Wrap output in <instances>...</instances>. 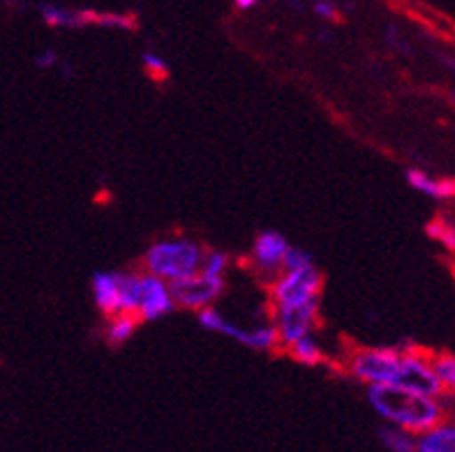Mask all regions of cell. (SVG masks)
Returning a JSON list of instances; mask_svg holds the SVG:
<instances>
[{
	"instance_id": "13",
	"label": "cell",
	"mask_w": 455,
	"mask_h": 452,
	"mask_svg": "<svg viewBox=\"0 0 455 452\" xmlns=\"http://www.w3.org/2000/svg\"><path fill=\"white\" fill-rule=\"evenodd\" d=\"M414 452H455V423L442 420L433 430L416 436Z\"/></svg>"
},
{
	"instance_id": "25",
	"label": "cell",
	"mask_w": 455,
	"mask_h": 452,
	"mask_svg": "<svg viewBox=\"0 0 455 452\" xmlns=\"http://www.w3.org/2000/svg\"><path fill=\"white\" fill-rule=\"evenodd\" d=\"M234 5H236V10H252V7H257L259 3H257V0H236Z\"/></svg>"
},
{
	"instance_id": "20",
	"label": "cell",
	"mask_w": 455,
	"mask_h": 452,
	"mask_svg": "<svg viewBox=\"0 0 455 452\" xmlns=\"http://www.w3.org/2000/svg\"><path fill=\"white\" fill-rule=\"evenodd\" d=\"M227 270H229V254L220 252V250H208L204 254L202 261V273L211 277H220V280H225Z\"/></svg>"
},
{
	"instance_id": "9",
	"label": "cell",
	"mask_w": 455,
	"mask_h": 452,
	"mask_svg": "<svg viewBox=\"0 0 455 452\" xmlns=\"http://www.w3.org/2000/svg\"><path fill=\"white\" fill-rule=\"evenodd\" d=\"M176 309L173 303L172 287L167 282L157 280V277L141 273V296H139V321H160L169 316Z\"/></svg>"
},
{
	"instance_id": "22",
	"label": "cell",
	"mask_w": 455,
	"mask_h": 452,
	"mask_svg": "<svg viewBox=\"0 0 455 452\" xmlns=\"http://www.w3.org/2000/svg\"><path fill=\"white\" fill-rule=\"evenodd\" d=\"M141 63H144V67H146V72H148L150 79H156V81H164L169 76V72H172L167 60H164V58L156 52L141 53Z\"/></svg>"
},
{
	"instance_id": "12",
	"label": "cell",
	"mask_w": 455,
	"mask_h": 452,
	"mask_svg": "<svg viewBox=\"0 0 455 452\" xmlns=\"http://www.w3.org/2000/svg\"><path fill=\"white\" fill-rule=\"evenodd\" d=\"M407 183L423 196H430L435 201L455 199V180L451 178H433L421 169H410L407 171Z\"/></svg>"
},
{
	"instance_id": "21",
	"label": "cell",
	"mask_w": 455,
	"mask_h": 452,
	"mask_svg": "<svg viewBox=\"0 0 455 452\" xmlns=\"http://www.w3.org/2000/svg\"><path fill=\"white\" fill-rule=\"evenodd\" d=\"M427 235L435 238L442 247H446L449 252H455V226L446 219H435L427 224Z\"/></svg>"
},
{
	"instance_id": "8",
	"label": "cell",
	"mask_w": 455,
	"mask_h": 452,
	"mask_svg": "<svg viewBox=\"0 0 455 452\" xmlns=\"http://www.w3.org/2000/svg\"><path fill=\"white\" fill-rule=\"evenodd\" d=\"M289 250V241L284 238L280 231H261L257 238H254V245H252V266L259 270L261 275H268L271 280H275L280 273L284 270V258H287Z\"/></svg>"
},
{
	"instance_id": "19",
	"label": "cell",
	"mask_w": 455,
	"mask_h": 452,
	"mask_svg": "<svg viewBox=\"0 0 455 452\" xmlns=\"http://www.w3.org/2000/svg\"><path fill=\"white\" fill-rule=\"evenodd\" d=\"M435 362V372H437L439 384L442 388L451 390L455 393V355L453 353H442V355H433Z\"/></svg>"
},
{
	"instance_id": "17",
	"label": "cell",
	"mask_w": 455,
	"mask_h": 452,
	"mask_svg": "<svg viewBox=\"0 0 455 452\" xmlns=\"http://www.w3.org/2000/svg\"><path fill=\"white\" fill-rule=\"evenodd\" d=\"M141 296V273H121V314H134Z\"/></svg>"
},
{
	"instance_id": "3",
	"label": "cell",
	"mask_w": 455,
	"mask_h": 452,
	"mask_svg": "<svg viewBox=\"0 0 455 452\" xmlns=\"http://www.w3.org/2000/svg\"><path fill=\"white\" fill-rule=\"evenodd\" d=\"M271 296V309H291L306 307V305L319 303L322 296V273L317 264L312 261L300 268L283 270L268 287Z\"/></svg>"
},
{
	"instance_id": "11",
	"label": "cell",
	"mask_w": 455,
	"mask_h": 452,
	"mask_svg": "<svg viewBox=\"0 0 455 452\" xmlns=\"http://www.w3.org/2000/svg\"><path fill=\"white\" fill-rule=\"evenodd\" d=\"M137 14L132 12H109V10H75V30L76 28H88V26H98V28H109V30H127L132 33L139 26Z\"/></svg>"
},
{
	"instance_id": "5",
	"label": "cell",
	"mask_w": 455,
	"mask_h": 452,
	"mask_svg": "<svg viewBox=\"0 0 455 452\" xmlns=\"http://www.w3.org/2000/svg\"><path fill=\"white\" fill-rule=\"evenodd\" d=\"M393 385L411 390L416 395L433 397V400H442L444 395V388L435 372L433 355H427L416 346H403V361H400L398 377Z\"/></svg>"
},
{
	"instance_id": "15",
	"label": "cell",
	"mask_w": 455,
	"mask_h": 452,
	"mask_svg": "<svg viewBox=\"0 0 455 452\" xmlns=\"http://www.w3.org/2000/svg\"><path fill=\"white\" fill-rule=\"evenodd\" d=\"M139 323L141 321L134 314H116L107 321V328H104V339L109 346H123L127 339H132V335L137 332Z\"/></svg>"
},
{
	"instance_id": "7",
	"label": "cell",
	"mask_w": 455,
	"mask_h": 452,
	"mask_svg": "<svg viewBox=\"0 0 455 452\" xmlns=\"http://www.w3.org/2000/svg\"><path fill=\"white\" fill-rule=\"evenodd\" d=\"M271 323L280 339V349H287L299 339L312 335L319 323V303L306 307L271 309Z\"/></svg>"
},
{
	"instance_id": "18",
	"label": "cell",
	"mask_w": 455,
	"mask_h": 452,
	"mask_svg": "<svg viewBox=\"0 0 455 452\" xmlns=\"http://www.w3.org/2000/svg\"><path fill=\"white\" fill-rule=\"evenodd\" d=\"M379 441L388 452H414L416 448V436L407 434V432L398 430V427H391V424L381 427Z\"/></svg>"
},
{
	"instance_id": "1",
	"label": "cell",
	"mask_w": 455,
	"mask_h": 452,
	"mask_svg": "<svg viewBox=\"0 0 455 452\" xmlns=\"http://www.w3.org/2000/svg\"><path fill=\"white\" fill-rule=\"evenodd\" d=\"M368 401L384 423L411 436H421L446 420L442 400L416 395L398 385H372L368 388Z\"/></svg>"
},
{
	"instance_id": "14",
	"label": "cell",
	"mask_w": 455,
	"mask_h": 452,
	"mask_svg": "<svg viewBox=\"0 0 455 452\" xmlns=\"http://www.w3.org/2000/svg\"><path fill=\"white\" fill-rule=\"evenodd\" d=\"M238 344L248 346L252 351H261V353H271V351L280 349V339H277V332L273 328V323H261V326L252 328H243L238 330Z\"/></svg>"
},
{
	"instance_id": "16",
	"label": "cell",
	"mask_w": 455,
	"mask_h": 452,
	"mask_svg": "<svg viewBox=\"0 0 455 452\" xmlns=\"http://www.w3.org/2000/svg\"><path fill=\"white\" fill-rule=\"evenodd\" d=\"M284 351H287L291 361L303 367H317L323 362V349L322 344L315 339V335H307V337L299 339V342H294Z\"/></svg>"
},
{
	"instance_id": "24",
	"label": "cell",
	"mask_w": 455,
	"mask_h": 452,
	"mask_svg": "<svg viewBox=\"0 0 455 452\" xmlns=\"http://www.w3.org/2000/svg\"><path fill=\"white\" fill-rule=\"evenodd\" d=\"M35 65H37L40 69L58 67V65H60V56H58V52H53V49H44V52L37 53V58H35Z\"/></svg>"
},
{
	"instance_id": "10",
	"label": "cell",
	"mask_w": 455,
	"mask_h": 452,
	"mask_svg": "<svg viewBox=\"0 0 455 452\" xmlns=\"http://www.w3.org/2000/svg\"><path fill=\"white\" fill-rule=\"evenodd\" d=\"M95 307L107 319L121 314V270H100L91 280Z\"/></svg>"
},
{
	"instance_id": "4",
	"label": "cell",
	"mask_w": 455,
	"mask_h": 452,
	"mask_svg": "<svg viewBox=\"0 0 455 452\" xmlns=\"http://www.w3.org/2000/svg\"><path fill=\"white\" fill-rule=\"evenodd\" d=\"M403 346H368L349 355V372L368 388L393 385L398 377Z\"/></svg>"
},
{
	"instance_id": "23",
	"label": "cell",
	"mask_w": 455,
	"mask_h": 452,
	"mask_svg": "<svg viewBox=\"0 0 455 452\" xmlns=\"http://www.w3.org/2000/svg\"><path fill=\"white\" fill-rule=\"evenodd\" d=\"M312 10L323 21H340V10H338V5L329 3V0H319V3L312 5Z\"/></svg>"
},
{
	"instance_id": "6",
	"label": "cell",
	"mask_w": 455,
	"mask_h": 452,
	"mask_svg": "<svg viewBox=\"0 0 455 452\" xmlns=\"http://www.w3.org/2000/svg\"><path fill=\"white\" fill-rule=\"evenodd\" d=\"M169 287H172L176 307L202 312V309L206 307H213V303H218V300L222 298L227 280L211 277L199 270L196 275L188 277V280L183 282H176V284H169Z\"/></svg>"
},
{
	"instance_id": "2",
	"label": "cell",
	"mask_w": 455,
	"mask_h": 452,
	"mask_svg": "<svg viewBox=\"0 0 455 452\" xmlns=\"http://www.w3.org/2000/svg\"><path fill=\"white\" fill-rule=\"evenodd\" d=\"M204 254H206V250L190 238L157 241L146 252L144 273L167 282V284H176V282L188 280L202 270Z\"/></svg>"
}]
</instances>
